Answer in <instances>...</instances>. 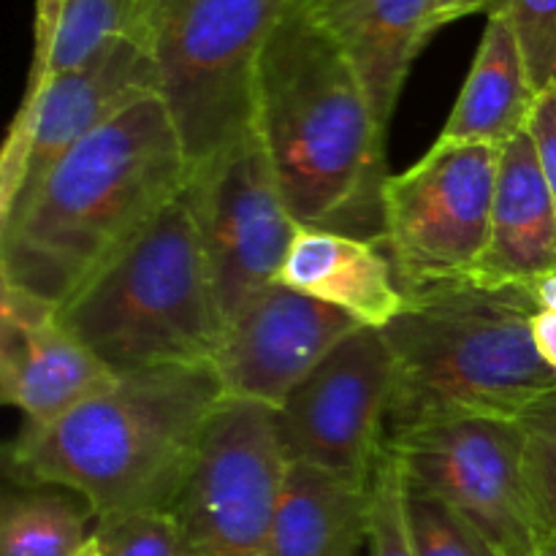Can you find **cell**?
Segmentation results:
<instances>
[{
  "mask_svg": "<svg viewBox=\"0 0 556 556\" xmlns=\"http://www.w3.org/2000/svg\"><path fill=\"white\" fill-rule=\"evenodd\" d=\"M147 96H161L152 52L119 38L87 63L25 90L0 155V220L92 130Z\"/></svg>",
  "mask_w": 556,
  "mask_h": 556,
  "instance_id": "obj_12",
  "label": "cell"
},
{
  "mask_svg": "<svg viewBox=\"0 0 556 556\" xmlns=\"http://www.w3.org/2000/svg\"><path fill=\"white\" fill-rule=\"evenodd\" d=\"M486 14L510 22L535 92L556 81V0H492Z\"/></svg>",
  "mask_w": 556,
  "mask_h": 556,
  "instance_id": "obj_26",
  "label": "cell"
},
{
  "mask_svg": "<svg viewBox=\"0 0 556 556\" xmlns=\"http://www.w3.org/2000/svg\"><path fill=\"white\" fill-rule=\"evenodd\" d=\"M367 521L369 486L288 462L269 556H356Z\"/></svg>",
  "mask_w": 556,
  "mask_h": 556,
  "instance_id": "obj_19",
  "label": "cell"
},
{
  "mask_svg": "<svg viewBox=\"0 0 556 556\" xmlns=\"http://www.w3.org/2000/svg\"><path fill=\"white\" fill-rule=\"evenodd\" d=\"M63 0H36V22H33V60L47 52L52 41L54 25H58Z\"/></svg>",
  "mask_w": 556,
  "mask_h": 556,
  "instance_id": "obj_28",
  "label": "cell"
},
{
  "mask_svg": "<svg viewBox=\"0 0 556 556\" xmlns=\"http://www.w3.org/2000/svg\"><path fill=\"white\" fill-rule=\"evenodd\" d=\"M538 556H556V541L546 543V546H543V552L538 554Z\"/></svg>",
  "mask_w": 556,
  "mask_h": 556,
  "instance_id": "obj_32",
  "label": "cell"
},
{
  "mask_svg": "<svg viewBox=\"0 0 556 556\" xmlns=\"http://www.w3.org/2000/svg\"><path fill=\"white\" fill-rule=\"evenodd\" d=\"M432 5V25L434 30H443L445 25L465 16L478 14V11H489L492 0H429Z\"/></svg>",
  "mask_w": 556,
  "mask_h": 556,
  "instance_id": "obj_29",
  "label": "cell"
},
{
  "mask_svg": "<svg viewBox=\"0 0 556 556\" xmlns=\"http://www.w3.org/2000/svg\"><path fill=\"white\" fill-rule=\"evenodd\" d=\"M389 348L380 329L358 326L275 410L286 459L369 486L389 432Z\"/></svg>",
  "mask_w": 556,
  "mask_h": 556,
  "instance_id": "obj_11",
  "label": "cell"
},
{
  "mask_svg": "<svg viewBox=\"0 0 556 556\" xmlns=\"http://www.w3.org/2000/svg\"><path fill=\"white\" fill-rule=\"evenodd\" d=\"M157 25L155 0H63L52 41L33 60L27 90L87 63L106 43L128 38L152 52Z\"/></svg>",
  "mask_w": 556,
  "mask_h": 556,
  "instance_id": "obj_20",
  "label": "cell"
},
{
  "mask_svg": "<svg viewBox=\"0 0 556 556\" xmlns=\"http://www.w3.org/2000/svg\"><path fill=\"white\" fill-rule=\"evenodd\" d=\"M81 556H185L172 514H125L96 519Z\"/></svg>",
  "mask_w": 556,
  "mask_h": 556,
  "instance_id": "obj_25",
  "label": "cell"
},
{
  "mask_svg": "<svg viewBox=\"0 0 556 556\" xmlns=\"http://www.w3.org/2000/svg\"><path fill=\"white\" fill-rule=\"evenodd\" d=\"M255 130L302 226L380 242L389 134L304 0L288 5L261 54Z\"/></svg>",
  "mask_w": 556,
  "mask_h": 556,
  "instance_id": "obj_3",
  "label": "cell"
},
{
  "mask_svg": "<svg viewBox=\"0 0 556 556\" xmlns=\"http://www.w3.org/2000/svg\"><path fill=\"white\" fill-rule=\"evenodd\" d=\"M478 52L438 141L503 147L527 128L535 101L525 54L503 14H486Z\"/></svg>",
  "mask_w": 556,
  "mask_h": 556,
  "instance_id": "obj_18",
  "label": "cell"
},
{
  "mask_svg": "<svg viewBox=\"0 0 556 556\" xmlns=\"http://www.w3.org/2000/svg\"><path fill=\"white\" fill-rule=\"evenodd\" d=\"M532 337H535L543 362L556 372V313H543L541 309L532 320Z\"/></svg>",
  "mask_w": 556,
  "mask_h": 556,
  "instance_id": "obj_30",
  "label": "cell"
},
{
  "mask_svg": "<svg viewBox=\"0 0 556 556\" xmlns=\"http://www.w3.org/2000/svg\"><path fill=\"white\" fill-rule=\"evenodd\" d=\"M538 313L532 286L454 282L410 293L380 329L391 356L389 432L465 418L519 421L556 391L532 337Z\"/></svg>",
  "mask_w": 556,
  "mask_h": 556,
  "instance_id": "obj_4",
  "label": "cell"
},
{
  "mask_svg": "<svg viewBox=\"0 0 556 556\" xmlns=\"http://www.w3.org/2000/svg\"><path fill=\"white\" fill-rule=\"evenodd\" d=\"M525 467L543 541H556V391L519 416Z\"/></svg>",
  "mask_w": 556,
  "mask_h": 556,
  "instance_id": "obj_22",
  "label": "cell"
},
{
  "mask_svg": "<svg viewBox=\"0 0 556 556\" xmlns=\"http://www.w3.org/2000/svg\"><path fill=\"white\" fill-rule=\"evenodd\" d=\"M226 402L212 364L123 372L49 424H22L5 448L16 486H58L96 519L172 514Z\"/></svg>",
  "mask_w": 556,
  "mask_h": 556,
  "instance_id": "obj_2",
  "label": "cell"
},
{
  "mask_svg": "<svg viewBox=\"0 0 556 556\" xmlns=\"http://www.w3.org/2000/svg\"><path fill=\"white\" fill-rule=\"evenodd\" d=\"M532 293H535V302L543 313H556V271L532 282Z\"/></svg>",
  "mask_w": 556,
  "mask_h": 556,
  "instance_id": "obj_31",
  "label": "cell"
},
{
  "mask_svg": "<svg viewBox=\"0 0 556 556\" xmlns=\"http://www.w3.org/2000/svg\"><path fill=\"white\" fill-rule=\"evenodd\" d=\"M353 329L351 315L277 282L228 320L212 367L226 400L277 410Z\"/></svg>",
  "mask_w": 556,
  "mask_h": 556,
  "instance_id": "obj_13",
  "label": "cell"
},
{
  "mask_svg": "<svg viewBox=\"0 0 556 556\" xmlns=\"http://www.w3.org/2000/svg\"><path fill=\"white\" fill-rule=\"evenodd\" d=\"M152 58L188 166L255 130V81L293 0H155Z\"/></svg>",
  "mask_w": 556,
  "mask_h": 556,
  "instance_id": "obj_6",
  "label": "cell"
},
{
  "mask_svg": "<svg viewBox=\"0 0 556 556\" xmlns=\"http://www.w3.org/2000/svg\"><path fill=\"white\" fill-rule=\"evenodd\" d=\"M407 478V476H405ZM407 530L416 556H500L434 494L407 481Z\"/></svg>",
  "mask_w": 556,
  "mask_h": 556,
  "instance_id": "obj_23",
  "label": "cell"
},
{
  "mask_svg": "<svg viewBox=\"0 0 556 556\" xmlns=\"http://www.w3.org/2000/svg\"><path fill=\"white\" fill-rule=\"evenodd\" d=\"M527 130H530L535 155L543 168V177H546L556 201V81L546 85L543 90H538L535 101H532Z\"/></svg>",
  "mask_w": 556,
  "mask_h": 556,
  "instance_id": "obj_27",
  "label": "cell"
},
{
  "mask_svg": "<svg viewBox=\"0 0 556 556\" xmlns=\"http://www.w3.org/2000/svg\"><path fill=\"white\" fill-rule=\"evenodd\" d=\"M500 150L434 141L383 185V244L405 296L470 282L492 228Z\"/></svg>",
  "mask_w": 556,
  "mask_h": 556,
  "instance_id": "obj_7",
  "label": "cell"
},
{
  "mask_svg": "<svg viewBox=\"0 0 556 556\" xmlns=\"http://www.w3.org/2000/svg\"><path fill=\"white\" fill-rule=\"evenodd\" d=\"M552 271H556V201L525 128L500 150L489 244L470 282L483 288L532 286Z\"/></svg>",
  "mask_w": 556,
  "mask_h": 556,
  "instance_id": "obj_16",
  "label": "cell"
},
{
  "mask_svg": "<svg viewBox=\"0 0 556 556\" xmlns=\"http://www.w3.org/2000/svg\"><path fill=\"white\" fill-rule=\"evenodd\" d=\"M286 472L275 410L223 402L172 508L185 556H269Z\"/></svg>",
  "mask_w": 556,
  "mask_h": 556,
  "instance_id": "obj_8",
  "label": "cell"
},
{
  "mask_svg": "<svg viewBox=\"0 0 556 556\" xmlns=\"http://www.w3.org/2000/svg\"><path fill=\"white\" fill-rule=\"evenodd\" d=\"M188 199L223 324L280 282L302 223L282 195L258 130L190 168Z\"/></svg>",
  "mask_w": 556,
  "mask_h": 556,
  "instance_id": "obj_10",
  "label": "cell"
},
{
  "mask_svg": "<svg viewBox=\"0 0 556 556\" xmlns=\"http://www.w3.org/2000/svg\"><path fill=\"white\" fill-rule=\"evenodd\" d=\"M190 166L161 96L92 130L0 220V286L65 307L185 188Z\"/></svg>",
  "mask_w": 556,
  "mask_h": 556,
  "instance_id": "obj_1",
  "label": "cell"
},
{
  "mask_svg": "<svg viewBox=\"0 0 556 556\" xmlns=\"http://www.w3.org/2000/svg\"><path fill=\"white\" fill-rule=\"evenodd\" d=\"M96 519L58 486H16L0 505V556H81Z\"/></svg>",
  "mask_w": 556,
  "mask_h": 556,
  "instance_id": "obj_21",
  "label": "cell"
},
{
  "mask_svg": "<svg viewBox=\"0 0 556 556\" xmlns=\"http://www.w3.org/2000/svg\"><path fill=\"white\" fill-rule=\"evenodd\" d=\"M367 541L372 556H416L407 530V478L386 445L369 483Z\"/></svg>",
  "mask_w": 556,
  "mask_h": 556,
  "instance_id": "obj_24",
  "label": "cell"
},
{
  "mask_svg": "<svg viewBox=\"0 0 556 556\" xmlns=\"http://www.w3.org/2000/svg\"><path fill=\"white\" fill-rule=\"evenodd\" d=\"M280 282L367 329H386L407 304L383 244L329 228H299Z\"/></svg>",
  "mask_w": 556,
  "mask_h": 556,
  "instance_id": "obj_17",
  "label": "cell"
},
{
  "mask_svg": "<svg viewBox=\"0 0 556 556\" xmlns=\"http://www.w3.org/2000/svg\"><path fill=\"white\" fill-rule=\"evenodd\" d=\"M407 481L459 514L500 556H538L546 546L516 421L465 418L386 434Z\"/></svg>",
  "mask_w": 556,
  "mask_h": 556,
  "instance_id": "obj_9",
  "label": "cell"
},
{
  "mask_svg": "<svg viewBox=\"0 0 556 556\" xmlns=\"http://www.w3.org/2000/svg\"><path fill=\"white\" fill-rule=\"evenodd\" d=\"M117 375L65 326L60 309L0 286V396L25 424H49Z\"/></svg>",
  "mask_w": 556,
  "mask_h": 556,
  "instance_id": "obj_14",
  "label": "cell"
},
{
  "mask_svg": "<svg viewBox=\"0 0 556 556\" xmlns=\"http://www.w3.org/2000/svg\"><path fill=\"white\" fill-rule=\"evenodd\" d=\"M60 318L114 375L212 364L226 324L188 190L60 307Z\"/></svg>",
  "mask_w": 556,
  "mask_h": 556,
  "instance_id": "obj_5",
  "label": "cell"
},
{
  "mask_svg": "<svg viewBox=\"0 0 556 556\" xmlns=\"http://www.w3.org/2000/svg\"><path fill=\"white\" fill-rule=\"evenodd\" d=\"M304 9L353 65L389 134L407 74L438 33L429 0H304Z\"/></svg>",
  "mask_w": 556,
  "mask_h": 556,
  "instance_id": "obj_15",
  "label": "cell"
}]
</instances>
